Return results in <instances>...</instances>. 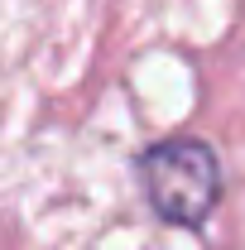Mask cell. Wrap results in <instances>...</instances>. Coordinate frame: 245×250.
Segmentation results:
<instances>
[{"instance_id":"cell-1","label":"cell","mask_w":245,"mask_h":250,"mask_svg":"<svg viewBox=\"0 0 245 250\" xmlns=\"http://www.w3.org/2000/svg\"><path fill=\"white\" fill-rule=\"evenodd\" d=\"M135 183L154 221L173 231H202L226 197L221 149L202 135H163L135 154Z\"/></svg>"}]
</instances>
